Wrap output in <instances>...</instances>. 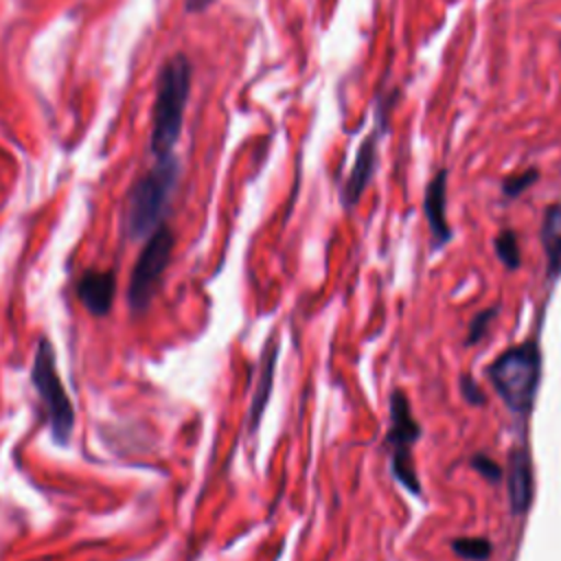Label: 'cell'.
Here are the masks:
<instances>
[{"label":"cell","instance_id":"6da1fadb","mask_svg":"<svg viewBox=\"0 0 561 561\" xmlns=\"http://www.w3.org/2000/svg\"><path fill=\"white\" fill-rule=\"evenodd\" d=\"M486 377L513 414L528 416L541 377V351L537 340H526L500 353L486 366Z\"/></svg>","mask_w":561,"mask_h":561},{"label":"cell","instance_id":"7a4b0ae2","mask_svg":"<svg viewBox=\"0 0 561 561\" xmlns=\"http://www.w3.org/2000/svg\"><path fill=\"white\" fill-rule=\"evenodd\" d=\"M191 92V64L184 55L171 57L158 77L153 125H151V151L158 158L171 156L180 131Z\"/></svg>","mask_w":561,"mask_h":561},{"label":"cell","instance_id":"3957f363","mask_svg":"<svg viewBox=\"0 0 561 561\" xmlns=\"http://www.w3.org/2000/svg\"><path fill=\"white\" fill-rule=\"evenodd\" d=\"M175 180L178 162L173 156H167L158 158V162L134 182L125 202V232L131 239H140L158 228Z\"/></svg>","mask_w":561,"mask_h":561},{"label":"cell","instance_id":"277c9868","mask_svg":"<svg viewBox=\"0 0 561 561\" xmlns=\"http://www.w3.org/2000/svg\"><path fill=\"white\" fill-rule=\"evenodd\" d=\"M33 386L39 394L42 408L46 412L48 425H50V434L57 443H66L72 434V425H75V412H72V403L64 390V383L59 379L57 373V364H55V351L50 346L48 340H42L37 344L35 351V359H33Z\"/></svg>","mask_w":561,"mask_h":561},{"label":"cell","instance_id":"5b68a950","mask_svg":"<svg viewBox=\"0 0 561 561\" xmlns=\"http://www.w3.org/2000/svg\"><path fill=\"white\" fill-rule=\"evenodd\" d=\"M421 436V425L412 414L410 401L401 390L390 394V427L386 434V447L390 451L392 476L414 495H421V480L416 473L412 447Z\"/></svg>","mask_w":561,"mask_h":561},{"label":"cell","instance_id":"8992f818","mask_svg":"<svg viewBox=\"0 0 561 561\" xmlns=\"http://www.w3.org/2000/svg\"><path fill=\"white\" fill-rule=\"evenodd\" d=\"M173 250V234L169 228L160 226L151 232L149 241L140 250V256L134 265L129 278V305L134 311H140L149 305L156 294V287L169 265Z\"/></svg>","mask_w":561,"mask_h":561},{"label":"cell","instance_id":"52a82bcc","mask_svg":"<svg viewBox=\"0 0 561 561\" xmlns=\"http://www.w3.org/2000/svg\"><path fill=\"white\" fill-rule=\"evenodd\" d=\"M506 491L513 515H524L533 504V462L524 447H515L508 456Z\"/></svg>","mask_w":561,"mask_h":561},{"label":"cell","instance_id":"ba28073f","mask_svg":"<svg viewBox=\"0 0 561 561\" xmlns=\"http://www.w3.org/2000/svg\"><path fill=\"white\" fill-rule=\"evenodd\" d=\"M423 210L432 232V243L434 248H440L451 237V230L447 224V171H438L434 180L427 184Z\"/></svg>","mask_w":561,"mask_h":561},{"label":"cell","instance_id":"9c48e42d","mask_svg":"<svg viewBox=\"0 0 561 561\" xmlns=\"http://www.w3.org/2000/svg\"><path fill=\"white\" fill-rule=\"evenodd\" d=\"M377 138L379 134L373 131L370 136H366V140L359 145L357 149V158H355V164L346 178V184H344V191H342V199H344V206H355L357 199L362 197L364 188L368 186V182L373 180V173H375V164H377Z\"/></svg>","mask_w":561,"mask_h":561},{"label":"cell","instance_id":"30bf717a","mask_svg":"<svg viewBox=\"0 0 561 561\" xmlns=\"http://www.w3.org/2000/svg\"><path fill=\"white\" fill-rule=\"evenodd\" d=\"M116 294V278L112 272L90 270L77 280V296L92 316H105Z\"/></svg>","mask_w":561,"mask_h":561},{"label":"cell","instance_id":"8fae6325","mask_svg":"<svg viewBox=\"0 0 561 561\" xmlns=\"http://www.w3.org/2000/svg\"><path fill=\"white\" fill-rule=\"evenodd\" d=\"M541 243L548 256V272L557 276L561 272V202L548 206L541 224Z\"/></svg>","mask_w":561,"mask_h":561},{"label":"cell","instance_id":"7c38bea8","mask_svg":"<svg viewBox=\"0 0 561 561\" xmlns=\"http://www.w3.org/2000/svg\"><path fill=\"white\" fill-rule=\"evenodd\" d=\"M276 355H278V344L270 340L265 353H263V362H261V373H259V383H256V390H254V401H252V408H250V427L254 430L261 414H263V408L270 399V392H272V377H274V366H276Z\"/></svg>","mask_w":561,"mask_h":561},{"label":"cell","instance_id":"4fadbf2b","mask_svg":"<svg viewBox=\"0 0 561 561\" xmlns=\"http://www.w3.org/2000/svg\"><path fill=\"white\" fill-rule=\"evenodd\" d=\"M451 550L465 561H486L493 546L486 537H458L451 541Z\"/></svg>","mask_w":561,"mask_h":561},{"label":"cell","instance_id":"5bb4252c","mask_svg":"<svg viewBox=\"0 0 561 561\" xmlns=\"http://www.w3.org/2000/svg\"><path fill=\"white\" fill-rule=\"evenodd\" d=\"M495 254L497 259L504 263L506 270H517L522 265V254H519V243H517V234L513 230H502L495 241Z\"/></svg>","mask_w":561,"mask_h":561},{"label":"cell","instance_id":"9a60e30c","mask_svg":"<svg viewBox=\"0 0 561 561\" xmlns=\"http://www.w3.org/2000/svg\"><path fill=\"white\" fill-rule=\"evenodd\" d=\"M537 169H526L522 173H515V175H508L504 182H502V193L506 197H517L522 195L535 180H537Z\"/></svg>","mask_w":561,"mask_h":561},{"label":"cell","instance_id":"2e32d148","mask_svg":"<svg viewBox=\"0 0 561 561\" xmlns=\"http://www.w3.org/2000/svg\"><path fill=\"white\" fill-rule=\"evenodd\" d=\"M497 316V307H489L480 313L473 316V320L469 322V331H467V344H476L478 340H482V335L489 331V324L491 320Z\"/></svg>","mask_w":561,"mask_h":561},{"label":"cell","instance_id":"e0dca14e","mask_svg":"<svg viewBox=\"0 0 561 561\" xmlns=\"http://www.w3.org/2000/svg\"><path fill=\"white\" fill-rule=\"evenodd\" d=\"M471 467L486 480V482H500L502 480V467L486 454H473Z\"/></svg>","mask_w":561,"mask_h":561},{"label":"cell","instance_id":"ac0fdd59","mask_svg":"<svg viewBox=\"0 0 561 561\" xmlns=\"http://www.w3.org/2000/svg\"><path fill=\"white\" fill-rule=\"evenodd\" d=\"M460 392H462V399L471 405H480L484 403V394H482V388L478 386V381L469 375H462L460 377Z\"/></svg>","mask_w":561,"mask_h":561},{"label":"cell","instance_id":"d6986e66","mask_svg":"<svg viewBox=\"0 0 561 561\" xmlns=\"http://www.w3.org/2000/svg\"><path fill=\"white\" fill-rule=\"evenodd\" d=\"M215 0H184V7L186 11L191 13H197V11H204L206 7H210Z\"/></svg>","mask_w":561,"mask_h":561}]
</instances>
